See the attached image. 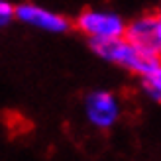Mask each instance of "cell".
Segmentation results:
<instances>
[{
    "mask_svg": "<svg viewBox=\"0 0 161 161\" xmlns=\"http://www.w3.org/2000/svg\"><path fill=\"white\" fill-rule=\"evenodd\" d=\"M75 28L88 42H102V39L124 37L128 22L114 10L106 8H86L75 18Z\"/></svg>",
    "mask_w": 161,
    "mask_h": 161,
    "instance_id": "2",
    "label": "cell"
},
{
    "mask_svg": "<svg viewBox=\"0 0 161 161\" xmlns=\"http://www.w3.org/2000/svg\"><path fill=\"white\" fill-rule=\"evenodd\" d=\"M85 118L96 130H110L122 118V102L118 94L98 88L86 94L85 98Z\"/></svg>",
    "mask_w": 161,
    "mask_h": 161,
    "instance_id": "3",
    "label": "cell"
},
{
    "mask_svg": "<svg viewBox=\"0 0 161 161\" xmlns=\"http://www.w3.org/2000/svg\"><path fill=\"white\" fill-rule=\"evenodd\" d=\"M155 16H157V28H159V36H161V10H157Z\"/></svg>",
    "mask_w": 161,
    "mask_h": 161,
    "instance_id": "8",
    "label": "cell"
},
{
    "mask_svg": "<svg viewBox=\"0 0 161 161\" xmlns=\"http://www.w3.org/2000/svg\"><path fill=\"white\" fill-rule=\"evenodd\" d=\"M91 47L102 61L122 67L128 73H134L138 77L146 75L161 65V55H153L146 49H142L136 43H132L126 36L116 37V39L91 42Z\"/></svg>",
    "mask_w": 161,
    "mask_h": 161,
    "instance_id": "1",
    "label": "cell"
},
{
    "mask_svg": "<svg viewBox=\"0 0 161 161\" xmlns=\"http://www.w3.org/2000/svg\"><path fill=\"white\" fill-rule=\"evenodd\" d=\"M126 37L142 49L153 55H161V36H159L155 14H142L138 18H134L128 24Z\"/></svg>",
    "mask_w": 161,
    "mask_h": 161,
    "instance_id": "5",
    "label": "cell"
},
{
    "mask_svg": "<svg viewBox=\"0 0 161 161\" xmlns=\"http://www.w3.org/2000/svg\"><path fill=\"white\" fill-rule=\"evenodd\" d=\"M12 20H16V6L8 0H0V28L8 26Z\"/></svg>",
    "mask_w": 161,
    "mask_h": 161,
    "instance_id": "7",
    "label": "cell"
},
{
    "mask_svg": "<svg viewBox=\"0 0 161 161\" xmlns=\"http://www.w3.org/2000/svg\"><path fill=\"white\" fill-rule=\"evenodd\" d=\"M16 20H20L30 28L47 31V34H65L71 28V22L63 14L36 2H22L16 6Z\"/></svg>",
    "mask_w": 161,
    "mask_h": 161,
    "instance_id": "4",
    "label": "cell"
},
{
    "mask_svg": "<svg viewBox=\"0 0 161 161\" xmlns=\"http://www.w3.org/2000/svg\"><path fill=\"white\" fill-rule=\"evenodd\" d=\"M142 92L153 102H161V65L140 77Z\"/></svg>",
    "mask_w": 161,
    "mask_h": 161,
    "instance_id": "6",
    "label": "cell"
}]
</instances>
